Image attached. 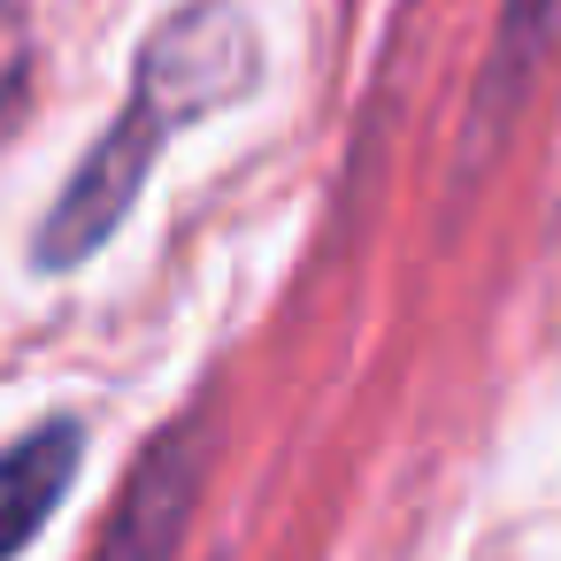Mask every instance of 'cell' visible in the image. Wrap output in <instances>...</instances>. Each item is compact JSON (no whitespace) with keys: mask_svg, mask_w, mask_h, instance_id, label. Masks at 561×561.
I'll list each match as a JSON object with an SVG mask.
<instances>
[{"mask_svg":"<svg viewBox=\"0 0 561 561\" xmlns=\"http://www.w3.org/2000/svg\"><path fill=\"white\" fill-rule=\"evenodd\" d=\"M162 131H170V116H162L147 93L101 131V147L78 162V178L62 185V201L47 208V224H39V239H32L39 270H78V262L131 216V201H139V185H147V170H154V154H162Z\"/></svg>","mask_w":561,"mask_h":561,"instance_id":"1","label":"cell"},{"mask_svg":"<svg viewBox=\"0 0 561 561\" xmlns=\"http://www.w3.org/2000/svg\"><path fill=\"white\" fill-rule=\"evenodd\" d=\"M193 492H201V431L178 423L131 469V484L116 500V523L93 546V561H178V538L193 523Z\"/></svg>","mask_w":561,"mask_h":561,"instance_id":"2","label":"cell"},{"mask_svg":"<svg viewBox=\"0 0 561 561\" xmlns=\"http://www.w3.org/2000/svg\"><path fill=\"white\" fill-rule=\"evenodd\" d=\"M247 70H254L247 32H239V16L216 9V16H185V24H170V32L147 47V78H139V93L178 124V116H201V108H216L224 93H239Z\"/></svg>","mask_w":561,"mask_h":561,"instance_id":"3","label":"cell"},{"mask_svg":"<svg viewBox=\"0 0 561 561\" xmlns=\"http://www.w3.org/2000/svg\"><path fill=\"white\" fill-rule=\"evenodd\" d=\"M78 446H85V431L70 415H55V423H39L32 438H16L0 454V561L24 553L47 530V515L62 507V492L78 477Z\"/></svg>","mask_w":561,"mask_h":561,"instance_id":"4","label":"cell"},{"mask_svg":"<svg viewBox=\"0 0 561 561\" xmlns=\"http://www.w3.org/2000/svg\"><path fill=\"white\" fill-rule=\"evenodd\" d=\"M553 9H561V0H500V62H492V85L507 78V101L530 85V62L553 39Z\"/></svg>","mask_w":561,"mask_h":561,"instance_id":"5","label":"cell"}]
</instances>
